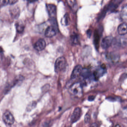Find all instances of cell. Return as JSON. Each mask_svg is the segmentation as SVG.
<instances>
[{
    "mask_svg": "<svg viewBox=\"0 0 127 127\" xmlns=\"http://www.w3.org/2000/svg\"><path fill=\"white\" fill-rule=\"evenodd\" d=\"M70 95L76 97H81L83 94L82 85L79 82H76L71 85L69 89Z\"/></svg>",
    "mask_w": 127,
    "mask_h": 127,
    "instance_id": "obj_1",
    "label": "cell"
},
{
    "mask_svg": "<svg viewBox=\"0 0 127 127\" xmlns=\"http://www.w3.org/2000/svg\"><path fill=\"white\" fill-rule=\"evenodd\" d=\"M67 62L66 59L64 57H61L57 59L55 64V70L56 72L59 73L66 68Z\"/></svg>",
    "mask_w": 127,
    "mask_h": 127,
    "instance_id": "obj_2",
    "label": "cell"
},
{
    "mask_svg": "<svg viewBox=\"0 0 127 127\" xmlns=\"http://www.w3.org/2000/svg\"><path fill=\"white\" fill-rule=\"evenodd\" d=\"M3 120L4 123L8 126L12 125L15 122L14 116L9 111H6L3 113Z\"/></svg>",
    "mask_w": 127,
    "mask_h": 127,
    "instance_id": "obj_3",
    "label": "cell"
},
{
    "mask_svg": "<svg viewBox=\"0 0 127 127\" xmlns=\"http://www.w3.org/2000/svg\"><path fill=\"white\" fill-rule=\"evenodd\" d=\"M57 24H52L49 26L46 29L45 32V35L47 37H52L56 34L58 31Z\"/></svg>",
    "mask_w": 127,
    "mask_h": 127,
    "instance_id": "obj_4",
    "label": "cell"
},
{
    "mask_svg": "<svg viewBox=\"0 0 127 127\" xmlns=\"http://www.w3.org/2000/svg\"><path fill=\"white\" fill-rule=\"evenodd\" d=\"M106 69L105 66L104 64L98 67L94 71L93 73L94 79L95 80H98L99 78L104 75L106 73Z\"/></svg>",
    "mask_w": 127,
    "mask_h": 127,
    "instance_id": "obj_5",
    "label": "cell"
},
{
    "mask_svg": "<svg viewBox=\"0 0 127 127\" xmlns=\"http://www.w3.org/2000/svg\"><path fill=\"white\" fill-rule=\"evenodd\" d=\"M113 38L111 36H107L104 38L101 43V46L102 49H106L109 48L113 42Z\"/></svg>",
    "mask_w": 127,
    "mask_h": 127,
    "instance_id": "obj_6",
    "label": "cell"
},
{
    "mask_svg": "<svg viewBox=\"0 0 127 127\" xmlns=\"http://www.w3.org/2000/svg\"><path fill=\"white\" fill-rule=\"evenodd\" d=\"M46 8L50 17H51V18H55L57 14L56 6L53 4H47Z\"/></svg>",
    "mask_w": 127,
    "mask_h": 127,
    "instance_id": "obj_7",
    "label": "cell"
},
{
    "mask_svg": "<svg viewBox=\"0 0 127 127\" xmlns=\"http://www.w3.org/2000/svg\"><path fill=\"white\" fill-rule=\"evenodd\" d=\"M81 115V110L79 107H76L74 110L71 117V121L73 123L76 122L80 119Z\"/></svg>",
    "mask_w": 127,
    "mask_h": 127,
    "instance_id": "obj_8",
    "label": "cell"
},
{
    "mask_svg": "<svg viewBox=\"0 0 127 127\" xmlns=\"http://www.w3.org/2000/svg\"><path fill=\"white\" fill-rule=\"evenodd\" d=\"M82 69L83 68L81 65H78L76 66L72 72L71 78L72 79H75L78 78L79 75H81Z\"/></svg>",
    "mask_w": 127,
    "mask_h": 127,
    "instance_id": "obj_9",
    "label": "cell"
},
{
    "mask_svg": "<svg viewBox=\"0 0 127 127\" xmlns=\"http://www.w3.org/2000/svg\"><path fill=\"white\" fill-rule=\"evenodd\" d=\"M46 47V43L43 39H40L35 44L34 48L38 51L43 50Z\"/></svg>",
    "mask_w": 127,
    "mask_h": 127,
    "instance_id": "obj_10",
    "label": "cell"
},
{
    "mask_svg": "<svg viewBox=\"0 0 127 127\" xmlns=\"http://www.w3.org/2000/svg\"><path fill=\"white\" fill-rule=\"evenodd\" d=\"M106 58L108 61L115 63L119 61V56L116 53L111 52L108 53L106 55Z\"/></svg>",
    "mask_w": 127,
    "mask_h": 127,
    "instance_id": "obj_11",
    "label": "cell"
},
{
    "mask_svg": "<svg viewBox=\"0 0 127 127\" xmlns=\"http://www.w3.org/2000/svg\"><path fill=\"white\" fill-rule=\"evenodd\" d=\"M118 33L121 35L127 34V23H123L119 26L118 27Z\"/></svg>",
    "mask_w": 127,
    "mask_h": 127,
    "instance_id": "obj_12",
    "label": "cell"
},
{
    "mask_svg": "<svg viewBox=\"0 0 127 127\" xmlns=\"http://www.w3.org/2000/svg\"><path fill=\"white\" fill-rule=\"evenodd\" d=\"M91 71L89 69L84 68L82 69L81 75L85 79H87L90 78L91 77Z\"/></svg>",
    "mask_w": 127,
    "mask_h": 127,
    "instance_id": "obj_13",
    "label": "cell"
},
{
    "mask_svg": "<svg viewBox=\"0 0 127 127\" xmlns=\"http://www.w3.org/2000/svg\"><path fill=\"white\" fill-rule=\"evenodd\" d=\"M121 17L123 19L127 20V4L124 6L121 11Z\"/></svg>",
    "mask_w": 127,
    "mask_h": 127,
    "instance_id": "obj_14",
    "label": "cell"
},
{
    "mask_svg": "<svg viewBox=\"0 0 127 127\" xmlns=\"http://www.w3.org/2000/svg\"><path fill=\"white\" fill-rule=\"evenodd\" d=\"M68 5L72 9H75L77 7L76 0H67Z\"/></svg>",
    "mask_w": 127,
    "mask_h": 127,
    "instance_id": "obj_15",
    "label": "cell"
},
{
    "mask_svg": "<svg viewBox=\"0 0 127 127\" xmlns=\"http://www.w3.org/2000/svg\"><path fill=\"white\" fill-rule=\"evenodd\" d=\"M70 22V21L69 15L67 14H66L64 17V18H63L62 24H64L65 26H67V25H69Z\"/></svg>",
    "mask_w": 127,
    "mask_h": 127,
    "instance_id": "obj_16",
    "label": "cell"
},
{
    "mask_svg": "<svg viewBox=\"0 0 127 127\" xmlns=\"http://www.w3.org/2000/svg\"><path fill=\"white\" fill-rule=\"evenodd\" d=\"M16 29L17 31L19 33L23 32L24 30V27L23 24H21L17 23L16 24Z\"/></svg>",
    "mask_w": 127,
    "mask_h": 127,
    "instance_id": "obj_17",
    "label": "cell"
},
{
    "mask_svg": "<svg viewBox=\"0 0 127 127\" xmlns=\"http://www.w3.org/2000/svg\"><path fill=\"white\" fill-rule=\"evenodd\" d=\"M0 5L1 7L5 6L9 3V0H0Z\"/></svg>",
    "mask_w": 127,
    "mask_h": 127,
    "instance_id": "obj_18",
    "label": "cell"
},
{
    "mask_svg": "<svg viewBox=\"0 0 127 127\" xmlns=\"http://www.w3.org/2000/svg\"><path fill=\"white\" fill-rule=\"evenodd\" d=\"M91 119L90 115L88 113L86 114L85 116L84 121L85 123H88Z\"/></svg>",
    "mask_w": 127,
    "mask_h": 127,
    "instance_id": "obj_19",
    "label": "cell"
},
{
    "mask_svg": "<svg viewBox=\"0 0 127 127\" xmlns=\"http://www.w3.org/2000/svg\"><path fill=\"white\" fill-rule=\"evenodd\" d=\"M107 99L108 101L112 102L116 101H117L118 100V99L117 98H114V97H111V96L108 97Z\"/></svg>",
    "mask_w": 127,
    "mask_h": 127,
    "instance_id": "obj_20",
    "label": "cell"
},
{
    "mask_svg": "<svg viewBox=\"0 0 127 127\" xmlns=\"http://www.w3.org/2000/svg\"><path fill=\"white\" fill-rule=\"evenodd\" d=\"M95 96L94 95H90L88 96V100L90 101H92L95 99Z\"/></svg>",
    "mask_w": 127,
    "mask_h": 127,
    "instance_id": "obj_21",
    "label": "cell"
},
{
    "mask_svg": "<svg viewBox=\"0 0 127 127\" xmlns=\"http://www.w3.org/2000/svg\"><path fill=\"white\" fill-rule=\"evenodd\" d=\"M18 0H9V3L11 5L15 4L17 2Z\"/></svg>",
    "mask_w": 127,
    "mask_h": 127,
    "instance_id": "obj_22",
    "label": "cell"
},
{
    "mask_svg": "<svg viewBox=\"0 0 127 127\" xmlns=\"http://www.w3.org/2000/svg\"><path fill=\"white\" fill-rule=\"evenodd\" d=\"M27 0L30 2L32 3L37 1L38 0Z\"/></svg>",
    "mask_w": 127,
    "mask_h": 127,
    "instance_id": "obj_23",
    "label": "cell"
},
{
    "mask_svg": "<svg viewBox=\"0 0 127 127\" xmlns=\"http://www.w3.org/2000/svg\"><path fill=\"white\" fill-rule=\"evenodd\" d=\"M91 126H92V127H97L98 126V125H97V124L96 123H93V124H92Z\"/></svg>",
    "mask_w": 127,
    "mask_h": 127,
    "instance_id": "obj_24",
    "label": "cell"
}]
</instances>
